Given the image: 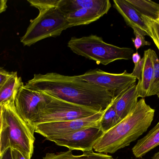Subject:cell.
Masks as SVG:
<instances>
[{"label": "cell", "mask_w": 159, "mask_h": 159, "mask_svg": "<svg viewBox=\"0 0 159 159\" xmlns=\"http://www.w3.org/2000/svg\"><path fill=\"white\" fill-rule=\"evenodd\" d=\"M24 87L98 112H103L115 99L110 91L81 80L77 76L56 72L35 74Z\"/></svg>", "instance_id": "cell-1"}, {"label": "cell", "mask_w": 159, "mask_h": 159, "mask_svg": "<svg viewBox=\"0 0 159 159\" xmlns=\"http://www.w3.org/2000/svg\"><path fill=\"white\" fill-rule=\"evenodd\" d=\"M155 114V109L142 98L125 118L103 134L94 145L93 150L96 153L112 154L129 146L147 132Z\"/></svg>", "instance_id": "cell-2"}, {"label": "cell", "mask_w": 159, "mask_h": 159, "mask_svg": "<svg viewBox=\"0 0 159 159\" xmlns=\"http://www.w3.org/2000/svg\"><path fill=\"white\" fill-rule=\"evenodd\" d=\"M2 106V153L8 148L16 149L26 159H31L35 141L34 129L20 116L16 109L15 103H9Z\"/></svg>", "instance_id": "cell-3"}, {"label": "cell", "mask_w": 159, "mask_h": 159, "mask_svg": "<svg viewBox=\"0 0 159 159\" xmlns=\"http://www.w3.org/2000/svg\"><path fill=\"white\" fill-rule=\"evenodd\" d=\"M68 46L74 53L106 65L119 60H129L134 52L133 49L121 48L106 43L102 37L94 35L72 37Z\"/></svg>", "instance_id": "cell-4"}, {"label": "cell", "mask_w": 159, "mask_h": 159, "mask_svg": "<svg viewBox=\"0 0 159 159\" xmlns=\"http://www.w3.org/2000/svg\"><path fill=\"white\" fill-rule=\"evenodd\" d=\"M70 28L66 15L58 7L39 11L37 17L31 21L25 35L20 39L25 46H30L48 37L59 36Z\"/></svg>", "instance_id": "cell-5"}, {"label": "cell", "mask_w": 159, "mask_h": 159, "mask_svg": "<svg viewBox=\"0 0 159 159\" xmlns=\"http://www.w3.org/2000/svg\"><path fill=\"white\" fill-rule=\"evenodd\" d=\"M97 113L98 112L91 108L51 96V99L43 109L34 126L41 123L84 118Z\"/></svg>", "instance_id": "cell-6"}, {"label": "cell", "mask_w": 159, "mask_h": 159, "mask_svg": "<svg viewBox=\"0 0 159 159\" xmlns=\"http://www.w3.org/2000/svg\"><path fill=\"white\" fill-rule=\"evenodd\" d=\"M51 98L49 94L28 89L23 85L16 95L15 106L20 116L34 129L36 121Z\"/></svg>", "instance_id": "cell-7"}, {"label": "cell", "mask_w": 159, "mask_h": 159, "mask_svg": "<svg viewBox=\"0 0 159 159\" xmlns=\"http://www.w3.org/2000/svg\"><path fill=\"white\" fill-rule=\"evenodd\" d=\"M81 80L102 87L110 91L115 98L134 84L136 78L125 71L119 74L110 73L100 69L91 70L82 75L77 76Z\"/></svg>", "instance_id": "cell-8"}, {"label": "cell", "mask_w": 159, "mask_h": 159, "mask_svg": "<svg viewBox=\"0 0 159 159\" xmlns=\"http://www.w3.org/2000/svg\"><path fill=\"white\" fill-rule=\"evenodd\" d=\"M103 112L84 118L60 122L41 123L34 126V132L46 139L60 137L90 127H100Z\"/></svg>", "instance_id": "cell-9"}, {"label": "cell", "mask_w": 159, "mask_h": 159, "mask_svg": "<svg viewBox=\"0 0 159 159\" xmlns=\"http://www.w3.org/2000/svg\"><path fill=\"white\" fill-rule=\"evenodd\" d=\"M103 134L100 127H90L67 135L47 140L57 145L67 147L71 151L89 152L93 150L94 145Z\"/></svg>", "instance_id": "cell-10"}, {"label": "cell", "mask_w": 159, "mask_h": 159, "mask_svg": "<svg viewBox=\"0 0 159 159\" xmlns=\"http://www.w3.org/2000/svg\"><path fill=\"white\" fill-rule=\"evenodd\" d=\"M114 7L123 17L126 24L144 36H149L147 26L136 9L127 0H114Z\"/></svg>", "instance_id": "cell-11"}, {"label": "cell", "mask_w": 159, "mask_h": 159, "mask_svg": "<svg viewBox=\"0 0 159 159\" xmlns=\"http://www.w3.org/2000/svg\"><path fill=\"white\" fill-rule=\"evenodd\" d=\"M111 7L109 0H60L58 7L65 15L82 8L93 9L105 15Z\"/></svg>", "instance_id": "cell-12"}, {"label": "cell", "mask_w": 159, "mask_h": 159, "mask_svg": "<svg viewBox=\"0 0 159 159\" xmlns=\"http://www.w3.org/2000/svg\"><path fill=\"white\" fill-rule=\"evenodd\" d=\"M143 58L144 61L141 78L136 85L138 97L142 98L148 97L153 78L154 64L158 58L156 52L150 49L144 51Z\"/></svg>", "instance_id": "cell-13"}, {"label": "cell", "mask_w": 159, "mask_h": 159, "mask_svg": "<svg viewBox=\"0 0 159 159\" xmlns=\"http://www.w3.org/2000/svg\"><path fill=\"white\" fill-rule=\"evenodd\" d=\"M138 98L137 87L135 84L114 99L113 102L120 120L125 118L134 109L138 102Z\"/></svg>", "instance_id": "cell-14"}, {"label": "cell", "mask_w": 159, "mask_h": 159, "mask_svg": "<svg viewBox=\"0 0 159 159\" xmlns=\"http://www.w3.org/2000/svg\"><path fill=\"white\" fill-rule=\"evenodd\" d=\"M159 145V121L145 136L138 140L132 148L135 157L142 158L147 153Z\"/></svg>", "instance_id": "cell-15"}, {"label": "cell", "mask_w": 159, "mask_h": 159, "mask_svg": "<svg viewBox=\"0 0 159 159\" xmlns=\"http://www.w3.org/2000/svg\"><path fill=\"white\" fill-rule=\"evenodd\" d=\"M23 85L21 77H18L16 72H13V74L0 87V105L15 103L16 95Z\"/></svg>", "instance_id": "cell-16"}, {"label": "cell", "mask_w": 159, "mask_h": 159, "mask_svg": "<svg viewBox=\"0 0 159 159\" xmlns=\"http://www.w3.org/2000/svg\"><path fill=\"white\" fill-rule=\"evenodd\" d=\"M65 15L70 27L90 24L103 16L99 11L89 8H82Z\"/></svg>", "instance_id": "cell-17"}, {"label": "cell", "mask_w": 159, "mask_h": 159, "mask_svg": "<svg viewBox=\"0 0 159 159\" xmlns=\"http://www.w3.org/2000/svg\"><path fill=\"white\" fill-rule=\"evenodd\" d=\"M141 15L151 19H159V4L150 0H127Z\"/></svg>", "instance_id": "cell-18"}, {"label": "cell", "mask_w": 159, "mask_h": 159, "mask_svg": "<svg viewBox=\"0 0 159 159\" xmlns=\"http://www.w3.org/2000/svg\"><path fill=\"white\" fill-rule=\"evenodd\" d=\"M43 159H116L107 154L96 153L93 150L84 152L81 155H74L72 151L48 153L46 154Z\"/></svg>", "instance_id": "cell-19"}, {"label": "cell", "mask_w": 159, "mask_h": 159, "mask_svg": "<svg viewBox=\"0 0 159 159\" xmlns=\"http://www.w3.org/2000/svg\"><path fill=\"white\" fill-rule=\"evenodd\" d=\"M121 121L119 117L113 102L103 112L100 120V128L104 133L118 124Z\"/></svg>", "instance_id": "cell-20"}, {"label": "cell", "mask_w": 159, "mask_h": 159, "mask_svg": "<svg viewBox=\"0 0 159 159\" xmlns=\"http://www.w3.org/2000/svg\"><path fill=\"white\" fill-rule=\"evenodd\" d=\"M146 25L147 26L149 36L152 38L158 49H159V19H151L148 17L141 16Z\"/></svg>", "instance_id": "cell-21"}, {"label": "cell", "mask_w": 159, "mask_h": 159, "mask_svg": "<svg viewBox=\"0 0 159 159\" xmlns=\"http://www.w3.org/2000/svg\"><path fill=\"white\" fill-rule=\"evenodd\" d=\"M159 93V59H157L154 64V73L148 97L157 95Z\"/></svg>", "instance_id": "cell-22"}, {"label": "cell", "mask_w": 159, "mask_h": 159, "mask_svg": "<svg viewBox=\"0 0 159 159\" xmlns=\"http://www.w3.org/2000/svg\"><path fill=\"white\" fill-rule=\"evenodd\" d=\"M28 2L31 6L41 11L58 7L60 0H28Z\"/></svg>", "instance_id": "cell-23"}, {"label": "cell", "mask_w": 159, "mask_h": 159, "mask_svg": "<svg viewBox=\"0 0 159 159\" xmlns=\"http://www.w3.org/2000/svg\"><path fill=\"white\" fill-rule=\"evenodd\" d=\"M134 34L135 35V38H133L132 41L136 50H138L142 47L151 44L150 42L146 40L145 36L143 35L136 31H134Z\"/></svg>", "instance_id": "cell-24"}, {"label": "cell", "mask_w": 159, "mask_h": 159, "mask_svg": "<svg viewBox=\"0 0 159 159\" xmlns=\"http://www.w3.org/2000/svg\"><path fill=\"white\" fill-rule=\"evenodd\" d=\"M144 61V59L143 57L138 63L134 65L133 71L131 73V74L133 76L135 77L136 79H138V80L141 78V74H142L143 66Z\"/></svg>", "instance_id": "cell-25"}, {"label": "cell", "mask_w": 159, "mask_h": 159, "mask_svg": "<svg viewBox=\"0 0 159 159\" xmlns=\"http://www.w3.org/2000/svg\"><path fill=\"white\" fill-rule=\"evenodd\" d=\"M13 72H7L2 68H0V87L13 74Z\"/></svg>", "instance_id": "cell-26"}, {"label": "cell", "mask_w": 159, "mask_h": 159, "mask_svg": "<svg viewBox=\"0 0 159 159\" xmlns=\"http://www.w3.org/2000/svg\"><path fill=\"white\" fill-rule=\"evenodd\" d=\"M11 150L12 159H27L18 150L14 149H11Z\"/></svg>", "instance_id": "cell-27"}, {"label": "cell", "mask_w": 159, "mask_h": 159, "mask_svg": "<svg viewBox=\"0 0 159 159\" xmlns=\"http://www.w3.org/2000/svg\"><path fill=\"white\" fill-rule=\"evenodd\" d=\"M0 159H12L11 148H8L2 152Z\"/></svg>", "instance_id": "cell-28"}, {"label": "cell", "mask_w": 159, "mask_h": 159, "mask_svg": "<svg viewBox=\"0 0 159 159\" xmlns=\"http://www.w3.org/2000/svg\"><path fill=\"white\" fill-rule=\"evenodd\" d=\"M132 59L133 62L134 63V65H135L140 62L142 58H141V56L139 55V53L136 52L133 54L132 56Z\"/></svg>", "instance_id": "cell-29"}, {"label": "cell", "mask_w": 159, "mask_h": 159, "mask_svg": "<svg viewBox=\"0 0 159 159\" xmlns=\"http://www.w3.org/2000/svg\"><path fill=\"white\" fill-rule=\"evenodd\" d=\"M7 0H0V14L5 11L7 7Z\"/></svg>", "instance_id": "cell-30"}, {"label": "cell", "mask_w": 159, "mask_h": 159, "mask_svg": "<svg viewBox=\"0 0 159 159\" xmlns=\"http://www.w3.org/2000/svg\"><path fill=\"white\" fill-rule=\"evenodd\" d=\"M3 126V106L0 105V132L2 131Z\"/></svg>", "instance_id": "cell-31"}, {"label": "cell", "mask_w": 159, "mask_h": 159, "mask_svg": "<svg viewBox=\"0 0 159 159\" xmlns=\"http://www.w3.org/2000/svg\"><path fill=\"white\" fill-rule=\"evenodd\" d=\"M152 159H159V151L154 155Z\"/></svg>", "instance_id": "cell-32"}, {"label": "cell", "mask_w": 159, "mask_h": 159, "mask_svg": "<svg viewBox=\"0 0 159 159\" xmlns=\"http://www.w3.org/2000/svg\"><path fill=\"white\" fill-rule=\"evenodd\" d=\"M1 133H2V132H0V159H1L2 155V143H1Z\"/></svg>", "instance_id": "cell-33"}, {"label": "cell", "mask_w": 159, "mask_h": 159, "mask_svg": "<svg viewBox=\"0 0 159 159\" xmlns=\"http://www.w3.org/2000/svg\"><path fill=\"white\" fill-rule=\"evenodd\" d=\"M157 95L158 97V98H159V93Z\"/></svg>", "instance_id": "cell-34"}, {"label": "cell", "mask_w": 159, "mask_h": 159, "mask_svg": "<svg viewBox=\"0 0 159 159\" xmlns=\"http://www.w3.org/2000/svg\"><path fill=\"white\" fill-rule=\"evenodd\" d=\"M143 159V158H139V159Z\"/></svg>", "instance_id": "cell-35"}]
</instances>
